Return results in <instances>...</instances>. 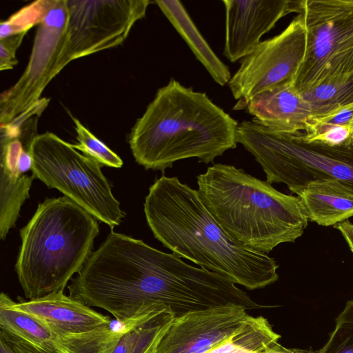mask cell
<instances>
[{
	"label": "cell",
	"instance_id": "cell-2",
	"mask_svg": "<svg viewBox=\"0 0 353 353\" xmlns=\"http://www.w3.org/2000/svg\"><path fill=\"white\" fill-rule=\"evenodd\" d=\"M238 125L205 93L172 78L137 120L128 142L137 163L146 170L164 171L188 158L213 162L236 147Z\"/></svg>",
	"mask_w": 353,
	"mask_h": 353
},
{
	"label": "cell",
	"instance_id": "cell-15",
	"mask_svg": "<svg viewBox=\"0 0 353 353\" xmlns=\"http://www.w3.org/2000/svg\"><path fill=\"white\" fill-rule=\"evenodd\" d=\"M299 196L308 219L318 225H335L353 216V189L337 180L310 182Z\"/></svg>",
	"mask_w": 353,
	"mask_h": 353
},
{
	"label": "cell",
	"instance_id": "cell-27",
	"mask_svg": "<svg viewBox=\"0 0 353 353\" xmlns=\"http://www.w3.org/2000/svg\"><path fill=\"white\" fill-rule=\"evenodd\" d=\"M266 353H320V350L312 351L297 348H287L277 343Z\"/></svg>",
	"mask_w": 353,
	"mask_h": 353
},
{
	"label": "cell",
	"instance_id": "cell-4",
	"mask_svg": "<svg viewBox=\"0 0 353 353\" xmlns=\"http://www.w3.org/2000/svg\"><path fill=\"white\" fill-rule=\"evenodd\" d=\"M98 220L65 196L46 199L20 230L15 270L28 300L63 292L91 254Z\"/></svg>",
	"mask_w": 353,
	"mask_h": 353
},
{
	"label": "cell",
	"instance_id": "cell-23",
	"mask_svg": "<svg viewBox=\"0 0 353 353\" xmlns=\"http://www.w3.org/2000/svg\"><path fill=\"white\" fill-rule=\"evenodd\" d=\"M320 353H353V301H348L336 319L334 329Z\"/></svg>",
	"mask_w": 353,
	"mask_h": 353
},
{
	"label": "cell",
	"instance_id": "cell-18",
	"mask_svg": "<svg viewBox=\"0 0 353 353\" xmlns=\"http://www.w3.org/2000/svg\"><path fill=\"white\" fill-rule=\"evenodd\" d=\"M299 136L307 143L353 148V103L325 115L310 117Z\"/></svg>",
	"mask_w": 353,
	"mask_h": 353
},
{
	"label": "cell",
	"instance_id": "cell-8",
	"mask_svg": "<svg viewBox=\"0 0 353 353\" xmlns=\"http://www.w3.org/2000/svg\"><path fill=\"white\" fill-rule=\"evenodd\" d=\"M148 0H66L65 43L59 73L70 62L121 45L134 23L145 17Z\"/></svg>",
	"mask_w": 353,
	"mask_h": 353
},
{
	"label": "cell",
	"instance_id": "cell-22",
	"mask_svg": "<svg viewBox=\"0 0 353 353\" xmlns=\"http://www.w3.org/2000/svg\"><path fill=\"white\" fill-rule=\"evenodd\" d=\"M53 0H39L24 6L0 24V39L28 32L43 19Z\"/></svg>",
	"mask_w": 353,
	"mask_h": 353
},
{
	"label": "cell",
	"instance_id": "cell-25",
	"mask_svg": "<svg viewBox=\"0 0 353 353\" xmlns=\"http://www.w3.org/2000/svg\"><path fill=\"white\" fill-rule=\"evenodd\" d=\"M0 338L4 340L15 353H43L38 351L19 339L0 332Z\"/></svg>",
	"mask_w": 353,
	"mask_h": 353
},
{
	"label": "cell",
	"instance_id": "cell-19",
	"mask_svg": "<svg viewBox=\"0 0 353 353\" xmlns=\"http://www.w3.org/2000/svg\"><path fill=\"white\" fill-rule=\"evenodd\" d=\"M157 311L136 319L119 320L114 318L107 324L83 333L57 336L59 343L66 353H113L126 332Z\"/></svg>",
	"mask_w": 353,
	"mask_h": 353
},
{
	"label": "cell",
	"instance_id": "cell-14",
	"mask_svg": "<svg viewBox=\"0 0 353 353\" xmlns=\"http://www.w3.org/2000/svg\"><path fill=\"white\" fill-rule=\"evenodd\" d=\"M292 81L257 94L247 103L245 110L253 120L270 129L288 133L303 132L311 111Z\"/></svg>",
	"mask_w": 353,
	"mask_h": 353
},
{
	"label": "cell",
	"instance_id": "cell-5",
	"mask_svg": "<svg viewBox=\"0 0 353 353\" xmlns=\"http://www.w3.org/2000/svg\"><path fill=\"white\" fill-rule=\"evenodd\" d=\"M300 132L276 131L252 119L239 123L236 140L261 165L269 183H283L297 196L318 180H337L353 189V148L307 143Z\"/></svg>",
	"mask_w": 353,
	"mask_h": 353
},
{
	"label": "cell",
	"instance_id": "cell-3",
	"mask_svg": "<svg viewBox=\"0 0 353 353\" xmlns=\"http://www.w3.org/2000/svg\"><path fill=\"white\" fill-rule=\"evenodd\" d=\"M196 179L208 212L229 236L253 250L268 254L294 242L307 226L300 196L282 193L242 169L215 164Z\"/></svg>",
	"mask_w": 353,
	"mask_h": 353
},
{
	"label": "cell",
	"instance_id": "cell-17",
	"mask_svg": "<svg viewBox=\"0 0 353 353\" xmlns=\"http://www.w3.org/2000/svg\"><path fill=\"white\" fill-rule=\"evenodd\" d=\"M4 292L0 295V332L12 335L43 353H66L58 336L32 315L12 306Z\"/></svg>",
	"mask_w": 353,
	"mask_h": 353
},
{
	"label": "cell",
	"instance_id": "cell-26",
	"mask_svg": "<svg viewBox=\"0 0 353 353\" xmlns=\"http://www.w3.org/2000/svg\"><path fill=\"white\" fill-rule=\"evenodd\" d=\"M334 226L341 233L353 253V223L346 220Z\"/></svg>",
	"mask_w": 353,
	"mask_h": 353
},
{
	"label": "cell",
	"instance_id": "cell-21",
	"mask_svg": "<svg viewBox=\"0 0 353 353\" xmlns=\"http://www.w3.org/2000/svg\"><path fill=\"white\" fill-rule=\"evenodd\" d=\"M77 132L78 144L73 147L81 151L83 154L98 162L102 166L120 168L123 165L122 159L105 143L97 138L75 117L71 116Z\"/></svg>",
	"mask_w": 353,
	"mask_h": 353
},
{
	"label": "cell",
	"instance_id": "cell-7",
	"mask_svg": "<svg viewBox=\"0 0 353 353\" xmlns=\"http://www.w3.org/2000/svg\"><path fill=\"white\" fill-rule=\"evenodd\" d=\"M306 49L292 81L300 92L353 73V0H304Z\"/></svg>",
	"mask_w": 353,
	"mask_h": 353
},
{
	"label": "cell",
	"instance_id": "cell-20",
	"mask_svg": "<svg viewBox=\"0 0 353 353\" xmlns=\"http://www.w3.org/2000/svg\"><path fill=\"white\" fill-rule=\"evenodd\" d=\"M301 94L310 106L311 117L327 114L353 103V73L333 79Z\"/></svg>",
	"mask_w": 353,
	"mask_h": 353
},
{
	"label": "cell",
	"instance_id": "cell-1",
	"mask_svg": "<svg viewBox=\"0 0 353 353\" xmlns=\"http://www.w3.org/2000/svg\"><path fill=\"white\" fill-rule=\"evenodd\" d=\"M143 206L154 236L179 257L250 290L279 279L275 260L229 236L205 207L197 190L176 176L162 175L157 179Z\"/></svg>",
	"mask_w": 353,
	"mask_h": 353
},
{
	"label": "cell",
	"instance_id": "cell-10",
	"mask_svg": "<svg viewBox=\"0 0 353 353\" xmlns=\"http://www.w3.org/2000/svg\"><path fill=\"white\" fill-rule=\"evenodd\" d=\"M68 22L66 0H54L37 25L23 73L1 94V126L37 103L46 86L59 74L57 65L65 43Z\"/></svg>",
	"mask_w": 353,
	"mask_h": 353
},
{
	"label": "cell",
	"instance_id": "cell-12",
	"mask_svg": "<svg viewBox=\"0 0 353 353\" xmlns=\"http://www.w3.org/2000/svg\"><path fill=\"white\" fill-rule=\"evenodd\" d=\"M223 55L232 63L250 54L283 17L301 14L304 0H224Z\"/></svg>",
	"mask_w": 353,
	"mask_h": 353
},
{
	"label": "cell",
	"instance_id": "cell-6",
	"mask_svg": "<svg viewBox=\"0 0 353 353\" xmlns=\"http://www.w3.org/2000/svg\"><path fill=\"white\" fill-rule=\"evenodd\" d=\"M30 152L34 179L58 190L112 229L121 223L125 214L98 162L49 132L33 139Z\"/></svg>",
	"mask_w": 353,
	"mask_h": 353
},
{
	"label": "cell",
	"instance_id": "cell-16",
	"mask_svg": "<svg viewBox=\"0 0 353 353\" xmlns=\"http://www.w3.org/2000/svg\"><path fill=\"white\" fill-rule=\"evenodd\" d=\"M154 2L185 41L197 60L205 67L214 81L221 86L228 84L232 77L228 67L210 48L181 2L177 0H156Z\"/></svg>",
	"mask_w": 353,
	"mask_h": 353
},
{
	"label": "cell",
	"instance_id": "cell-9",
	"mask_svg": "<svg viewBox=\"0 0 353 353\" xmlns=\"http://www.w3.org/2000/svg\"><path fill=\"white\" fill-rule=\"evenodd\" d=\"M306 49V29L302 14L296 15L281 33L261 41L231 77L228 86L237 101L233 110H245L257 94L293 81Z\"/></svg>",
	"mask_w": 353,
	"mask_h": 353
},
{
	"label": "cell",
	"instance_id": "cell-11",
	"mask_svg": "<svg viewBox=\"0 0 353 353\" xmlns=\"http://www.w3.org/2000/svg\"><path fill=\"white\" fill-rule=\"evenodd\" d=\"M249 316L247 309L232 305L176 317L153 353H210L236 334Z\"/></svg>",
	"mask_w": 353,
	"mask_h": 353
},
{
	"label": "cell",
	"instance_id": "cell-24",
	"mask_svg": "<svg viewBox=\"0 0 353 353\" xmlns=\"http://www.w3.org/2000/svg\"><path fill=\"white\" fill-rule=\"evenodd\" d=\"M26 32L0 39V70L12 69L18 63L16 52Z\"/></svg>",
	"mask_w": 353,
	"mask_h": 353
},
{
	"label": "cell",
	"instance_id": "cell-13",
	"mask_svg": "<svg viewBox=\"0 0 353 353\" xmlns=\"http://www.w3.org/2000/svg\"><path fill=\"white\" fill-rule=\"evenodd\" d=\"M12 306L36 317L57 336L88 332L111 319L63 292L33 300L13 301Z\"/></svg>",
	"mask_w": 353,
	"mask_h": 353
}]
</instances>
